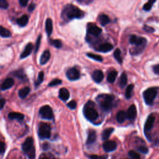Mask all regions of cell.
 Segmentation results:
<instances>
[{
    "label": "cell",
    "instance_id": "9c48e42d",
    "mask_svg": "<svg viewBox=\"0 0 159 159\" xmlns=\"http://www.w3.org/2000/svg\"><path fill=\"white\" fill-rule=\"evenodd\" d=\"M66 75L69 80L75 81L80 77V73L76 67H72L67 70Z\"/></svg>",
    "mask_w": 159,
    "mask_h": 159
},
{
    "label": "cell",
    "instance_id": "1f68e13d",
    "mask_svg": "<svg viewBox=\"0 0 159 159\" xmlns=\"http://www.w3.org/2000/svg\"><path fill=\"white\" fill-rule=\"evenodd\" d=\"M50 44L57 49H61L62 47V43L61 40L59 39H51L50 41Z\"/></svg>",
    "mask_w": 159,
    "mask_h": 159
},
{
    "label": "cell",
    "instance_id": "f5cc1de1",
    "mask_svg": "<svg viewBox=\"0 0 159 159\" xmlns=\"http://www.w3.org/2000/svg\"><path fill=\"white\" fill-rule=\"evenodd\" d=\"M0 103H1V109H3L4 107V105L5 104V100L4 99H1V101H0Z\"/></svg>",
    "mask_w": 159,
    "mask_h": 159
},
{
    "label": "cell",
    "instance_id": "ffe728a7",
    "mask_svg": "<svg viewBox=\"0 0 159 159\" xmlns=\"http://www.w3.org/2000/svg\"><path fill=\"white\" fill-rule=\"evenodd\" d=\"M50 58V52L49 50H45L43 54H42L41 58H40V63L41 65H44L47 63Z\"/></svg>",
    "mask_w": 159,
    "mask_h": 159
},
{
    "label": "cell",
    "instance_id": "8fae6325",
    "mask_svg": "<svg viewBox=\"0 0 159 159\" xmlns=\"http://www.w3.org/2000/svg\"><path fill=\"white\" fill-rule=\"evenodd\" d=\"M155 120V117L153 115H150L149 116L144 125V132L145 134L148 133L153 128Z\"/></svg>",
    "mask_w": 159,
    "mask_h": 159
},
{
    "label": "cell",
    "instance_id": "4316f807",
    "mask_svg": "<svg viewBox=\"0 0 159 159\" xmlns=\"http://www.w3.org/2000/svg\"><path fill=\"white\" fill-rule=\"evenodd\" d=\"M117 76V71L116 70L111 71L107 76V81L111 83H114L116 80Z\"/></svg>",
    "mask_w": 159,
    "mask_h": 159
},
{
    "label": "cell",
    "instance_id": "d6a6232c",
    "mask_svg": "<svg viewBox=\"0 0 159 159\" xmlns=\"http://www.w3.org/2000/svg\"><path fill=\"white\" fill-rule=\"evenodd\" d=\"M133 89H134V85L132 84L129 85L128 87L126 90H125V96L127 99H130L131 98Z\"/></svg>",
    "mask_w": 159,
    "mask_h": 159
},
{
    "label": "cell",
    "instance_id": "f35d334b",
    "mask_svg": "<svg viewBox=\"0 0 159 159\" xmlns=\"http://www.w3.org/2000/svg\"><path fill=\"white\" fill-rule=\"evenodd\" d=\"M62 83V80L60 79H55L53 80L52 82H50V83L49 84V87H54V86H57L58 85H61Z\"/></svg>",
    "mask_w": 159,
    "mask_h": 159
},
{
    "label": "cell",
    "instance_id": "7bdbcfd3",
    "mask_svg": "<svg viewBox=\"0 0 159 159\" xmlns=\"http://www.w3.org/2000/svg\"><path fill=\"white\" fill-rule=\"evenodd\" d=\"M41 37H42L41 35H40L37 39L36 42V45H35V53H37V52L38 51L39 49L40 44H41Z\"/></svg>",
    "mask_w": 159,
    "mask_h": 159
},
{
    "label": "cell",
    "instance_id": "7402d4cb",
    "mask_svg": "<svg viewBox=\"0 0 159 159\" xmlns=\"http://www.w3.org/2000/svg\"><path fill=\"white\" fill-rule=\"evenodd\" d=\"M98 19L99 23L103 26H105L106 25H107L108 23H110V19L106 15L103 14L99 15Z\"/></svg>",
    "mask_w": 159,
    "mask_h": 159
},
{
    "label": "cell",
    "instance_id": "cb8c5ba5",
    "mask_svg": "<svg viewBox=\"0 0 159 159\" xmlns=\"http://www.w3.org/2000/svg\"><path fill=\"white\" fill-rule=\"evenodd\" d=\"M53 30V23L52 19L48 18L45 21V31L48 36H50Z\"/></svg>",
    "mask_w": 159,
    "mask_h": 159
},
{
    "label": "cell",
    "instance_id": "bcb514c9",
    "mask_svg": "<svg viewBox=\"0 0 159 159\" xmlns=\"http://www.w3.org/2000/svg\"><path fill=\"white\" fill-rule=\"evenodd\" d=\"M90 159H107V155L99 156L96 155H91L88 156Z\"/></svg>",
    "mask_w": 159,
    "mask_h": 159
},
{
    "label": "cell",
    "instance_id": "30bf717a",
    "mask_svg": "<svg viewBox=\"0 0 159 159\" xmlns=\"http://www.w3.org/2000/svg\"><path fill=\"white\" fill-rule=\"evenodd\" d=\"M34 148V140L31 137H28L22 145V149L23 152L26 154H27Z\"/></svg>",
    "mask_w": 159,
    "mask_h": 159
},
{
    "label": "cell",
    "instance_id": "d590c367",
    "mask_svg": "<svg viewBox=\"0 0 159 159\" xmlns=\"http://www.w3.org/2000/svg\"><path fill=\"white\" fill-rule=\"evenodd\" d=\"M87 55L90 58H92L95 60V61H98V62H102L103 61V58L101 56L99 55H96V54H92V53H88V54H87Z\"/></svg>",
    "mask_w": 159,
    "mask_h": 159
},
{
    "label": "cell",
    "instance_id": "f1b7e54d",
    "mask_svg": "<svg viewBox=\"0 0 159 159\" xmlns=\"http://www.w3.org/2000/svg\"><path fill=\"white\" fill-rule=\"evenodd\" d=\"M29 92H30V88L29 87H24L19 91V93H18L19 96L21 98H23V99L25 98L29 95Z\"/></svg>",
    "mask_w": 159,
    "mask_h": 159
},
{
    "label": "cell",
    "instance_id": "ab89813d",
    "mask_svg": "<svg viewBox=\"0 0 159 159\" xmlns=\"http://www.w3.org/2000/svg\"><path fill=\"white\" fill-rule=\"evenodd\" d=\"M9 4L6 0H0V7L1 9H7L8 8Z\"/></svg>",
    "mask_w": 159,
    "mask_h": 159
},
{
    "label": "cell",
    "instance_id": "7c38bea8",
    "mask_svg": "<svg viewBox=\"0 0 159 159\" xmlns=\"http://www.w3.org/2000/svg\"><path fill=\"white\" fill-rule=\"evenodd\" d=\"M117 144L116 142L112 141H108L103 144V148L104 150L106 152H111L116 149Z\"/></svg>",
    "mask_w": 159,
    "mask_h": 159
},
{
    "label": "cell",
    "instance_id": "484cf974",
    "mask_svg": "<svg viewBox=\"0 0 159 159\" xmlns=\"http://www.w3.org/2000/svg\"><path fill=\"white\" fill-rule=\"evenodd\" d=\"M13 75L19 79L20 80L24 81L26 78V75L25 74L24 71H23V69H19L17 71H15L13 72Z\"/></svg>",
    "mask_w": 159,
    "mask_h": 159
},
{
    "label": "cell",
    "instance_id": "816d5d0a",
    "mask_svg": "<svg viewBox=\"0 0 159 159\" xmlns=\"http://www.w3.org/2000/svg\"><path fill=\"white\" fill-rule=\"evenodd\" d=\"M35 8H36V5H35L34 4L32 3V4H31V5L29 6L28 10H29V12H32V11H33V10H34Z\"/></svg>",
    "mask_w": 159,
    "mask_h": 159
},
{
    "label": "cell",
    "instance_id": "277c9868",
    "mask_svg": "<svg viewBox=\"0 0 159 159\" xmlns=\"http://www.w3.org/2000/svg\"><path fill=\"white\" fill-rule=\"evenodd\" d=\"M157 95V88L153 87L149 88L145 90L143 93V97L144 101L147 105H152Z\"/></svg>",
    "mask_w": 159,
    "mask_h": 159
},
{
    "label": "cell",
    "instance_id": "4fadbf2b",
    "mask_svg": "<svg viewBox=\"0 0 159 159\" xmlns=\"http://www.w3.org/2000/svg\"><path fill=\"white\" fill-rule=\"evenodd\" d=\"M113 49V45L111 44L108 43V42H105L103 44H101L100 45H99L98 47L96 48V50L99 51L100 52H108Z\"/></svg>",
    "mask_w": 159,
    "mask_h": 159
},
{
    "label": "cell",
    "instance_id": "e575fe53",
    "mask_svg": "<svg viewBox=\"0 0 159 159\" xmlns=\"http://www.w3.org/2000/svg\"><path fill=\"white\" fill-rule=\"evenodd\" d=\"M156 0H149V1L145 3L143 7V9L145 10V11H149L151 9V8H152V6H153L154 4L155 3Z\"/></svg>",
    "mask_w": 159,
    "mask_h": 159
},
{
    "label": "cell",
    "instance_id": "d6986e66",
    "mask_svg": "<svg viewBox=\"0 0 159 159\" xmlns=\"http://www.w3.org/2000/svg\"><path fill=\"white\" fill-rule=\"evenodd\" d=\"M33 49V45L32 43H29L27 44V45L26 46V47L24 50V51L23 52V53L21 55V58H26L27 57H28L32 51Z\"/></svg>",
    "mask_w": 159,
    "mask_h": 159
},
{
    "label": "cell",
    "instance_id": "8992f818",
    "mask_svg": "<svg viewBox=\"0 0 159 159\" xmlns=\"http://www.w3.org/2000/svg\"><path fill=\"white\" fill-rule=\"evenodd\" d=\"M102 30L93 23H88L87 25V38H91V37H98L101 34Z\"/></svg>",
    "mask_w": 159,
    "mask_h": 159
},
{
    "label": "cell",
    "instance_id": "5b68a950",
    "mask_svg": "<svg viewBox=\"0 0 159 159\" xmlns=\"http://www.w3.org/2000/svg\"><path fill=\"white\" fill-rule=\"evenodd\" d=\"M38 134L41 139H49L51 137V129L50 125L47 123H42L40 124Z\"/></svg>",
    "mask_w": 159,
    "mask_h": 159
},
{
    "label": "cell",
    "instance_id": "4dcf8cb0",
    "mask_svg": "<svg viewBox=\"0 0 159 159\" xmlns=\"http://www.w3.org/2000/svg\"><path fill=\"white\" fill-rule=\"evenodd\" d=\"M127 82H128L127 75L125 73H123L120 77V80H119V86H120L121 88H124L125 86L126 85Z\"/></svg>",
    "mask_w": 159,
    "mask_h": 159
},
{
    "label": "cell",
    "instance_id": "b9f144b4",
    "mask_svg": "<svg viewBox=\"0 0 159 159\" xmlns=\"http://www.w3.org/2000/svg\"><path fill=\"white\" fill-rule=\"evenodd\" d=\"M28 156L29 159H35L36 158V149L35 148L33 149L28 154H26Z\"/></svg>",
    "mask_w": 159,
    "mask_h": 159
},
{
    "label": "cell",
    "instance_id": "3957f363",
    "mask_svg": "<svg viewBox=\"0 0 159 159\" xmlns=\"http://www.w3.org/2000/svg\"><path fill=\"white\" fill-rule=\"evenodd\" d=\"M83 115L86 119L90 122H94L98 118V112L95 108L93 102L89 101L85 104L83 108Z\"/></svg>",
    "mask_w": 159,
    "mask_h": 159
},
{
    "label": "cell",
    "instance_id": "603a6c76",
    "mask_svg": "<svg viewBox=\"0 0 159 159\" xmlns=\"http://www.w3.org/2000/svg\"><path fill=\"white\" fill-rule=\"evenodd\" d=\"M126 118H128L127 113L124 111H120L117 113L116 119L119 123H123L125 121Z\"/></svg>",
    "mask_w": 159,
    "mask_h": 159
},
{
    "label": "cell",
    "instance_id": "7dc6e473",
    "mask_svg": "<svg viewBox=\"0 0 159 159\" xmlns=\"http://www.w3.org/2000/svg\"><path fill=\"white\" fill-rule=\"evenodd\" d=\"M143 29L147 32H149V33H152V32H154L155 31H154V29L152 28V27H150V26H147V25H145L144 26L143 28Z\"/></svg>",
    "mask_w": 159,
    "mask_h": 159
},
{
    "label": "cell",
    "instance_id": "f907efd6",
    "mask_svg": "<svg viewBox=\"0 0 159 159\" xmlns=\"http://www.w3.org/2000/svg\"><path fill=\"white\" fill-rule=\"evenodd\" d=\"M153 71L155 74L159 75V64L155 65L153 67Z\"/></svg>",
    "mask_w": 159,
    "mask_h": 159
},
{
    "label": "cell",
    "instance_id": "7a4b0ae2",
    "mask_svg": "<svg viewBox=\"0 0 159 159\" xmlns=\"http://www.w3.org/2000/svg\"><path fill=\"white\" fill-rule=\"evenodd\" d=\"M96 101L103 111H109L113 108L115 96L108 94H101L97 96Z\"/></svg>",
    "mask_w": 159,
    "mask_h": 159
},
{
    "label": "cell",
    "instance_id": "5bb4252c",
    "mask_svg": "<svg viewBox=\"0 0 159 159\" xmlns=\"http://www.w3.org/2000/svg\"><path fill=\"white\" fill-rule=\"evenodd\" d=\"M127 117L131 121H133L137 116V109L136 106L132 104L129 108L127 111Z\"/></svg>",
    "mask_w": 159,
    "mask_h": 159
},
{
    "label": "cell",
    "instance_id": "ee69618b",
    "mask_svg": "<svg viewBox=\"0 0 159 159\" xmlns=\"http://www.w3.org/2000/svg\"><path fill=\"white\" fill-rule=\"evenodd\" d=\"M137 150L139 152H141V153H142V154H147L148 152H149L148 148L146 147H145V146H139L137 148Z\"/></svg>",
    "mask_w": 159,
    "mask_h": 159
},
{
    "label": "cell",
    "instance_id": "83f0119b",
    "mask_svg": "<svg viewBox=\"0 0 159 159\" xmlns=\"http://www.w3.org/2000/svg\"><path fill=\"white\" fill-rule=\"evenodd\" d=\"M114 131V128H107L104 129L102 133V139L103 141H106L107 140V139L110 137V136L111 135V134L112 133V132Z\"/></svg>",
    "mask_w": 159,
    "mask_h": 159
},
{
    "label": "cell",
    "instance_id": "11a10c76",
    "mask_svg": "<svg viewBox=\"0 0 159 159\" xmlns=\"http://www.w3.org/2000/svg\"><path fill=\"white\" fill-rule=\"evenodd\" d=\"M40 159H50V158L49 157H42Z\"/></svg>",
    "mask_w": 159,
    "mask_h": 159
},
{
    "label": "cell",
    "instance_id": "f6af8a7d",
    "mask_svg": "<svg viewBox=\"0 0 159 159\" xmlns=\"http://www.w3.org/2000/svg\"><path fill=\"white\" fill-rule=\"evenodd\" d=\"M77 102L74 100L71 101L70 103L67 104V106L71 109H75L77 108Z\"/></svg>",
    "mask_w": 159,
    "mask_h": 159
},
{
    "label": "cell",
    "instance_id": "6da1fadb",
    "mask_svg": "<svg viewBox=\"0 0 159 159\" xmlns=\"http://www.w3.org/2000/svg\"><path fill=\"white\" fill-rule=\"evenodd\" d=\"M84 16V12L73 4L66 5L63 8L61 15L63 21L67 23L74 19H82Z\"/></svg>",
    "mask_w": 159,
    "mask_h": 159
},
{
    "label": "cell",
    "instance_id": "52a82bcc",
    "mask_svg": "<svg viewBox=\"0 0 159 159\" xmlns=\"http://www.w3.org/2000/svg\"><path fill=\"white\" fill-rule=\"evenodd\" d=\"M39 114L41 115V117L44 119H47L50 120L54 117V113H53V110L52 108L48 105L43 106L39 110Z\"/></svg>",
    "mask_w": 159,
    "mask_h": 159
},
{
    "label": "cell",
    "instance_id": "9a60e30c",
    "mask_svg": "<svg viewBox=\"0 0 159 159\" xmlns=\"http://www.w3.org/2000/svg\"><path fill=\"white\" fill-rule=\"evenodd\" d=\"M92 78L96 83H101L104 78L103 71L99 70H96L94 71L92 74Z\"/></svg>",
    "mask_w": 159,
    "mask_h": 159
},
{
    "label": "cell",
    "instance_id": "836d02e7",
    "mask_svg": "<svg viewBox=\"0 0 159 159\" xmlns=\"http://www.w3.org/2000/svg\"><path fill=\"white\" fill-rule=\"evenodd\" d=\"M1 36L4 38L10 37L11 36V33L7 29L3 28V26H1Z\"/></svg>",
    "mask_w": 159,
    "mask_h": 159
},
{
    "label": "cell",
    "instance_id": "e0dca14e",
    "mask_svg": "<svg viewBox=\"0 0 159 159\" xmlns=\"http://www.w3.org/2000/svg\"><path fill=\"white\" fill-rule=\"evenodd\" d=\"M8 117L9 119H11V120H17L19 121H23L24 116L23 114L20 113V112H11L8 115Z\"/></svg>",
    "mask_w": 159,
    "mask_h": 159
},
{
    "label": "cell",
    "instance_id": "f546056e",
    "mask_svg": "<svg viewBox=\"0 0 159 159\" xmlns=\"http://www.w3.org/2000/svg\"><path fill=\"white\" fill-rule=\"evenodd\" d=\"M114 57L117 61L119 63L121 64L123 63V58L121 56V52L119 49H116L114 52Z\"/></svg>",
    "mask_w": 159,
    "mask_h": 159
},
{
    "label": "cell",
    "instance_id": "db71d44e",
    "mask_svg": "<svg viewBox=\"0 0 159 159\" xmlns=\"http://www.w3.org/2000/svg\"><path fill=\"white\" fill-rule=\"evenodd\" d=\"M43 148H44V150H47V149H48V144H44V145H43Z\"/></svg>",
    "mask_w": 159,
    "mask_h": 159
},
{
    "label": "cell",
    "instance_id": "c3c4849f",
    "mask_svg": "<svg viewBox=\"0 0 159 159\" xmlns=\"http://www.w3.org/2000/svg\"><path fill=\"white\" fill-rule=\"evenodd\" d=\"M0 152H1V154L5 152V144L3 142H1V144H0Z\"/></svg>",
    "mask_w": 159,
    "mask_h": 159
},
{
    "label": "cell",
    "instance_id": "44dd1931",
    "mask_svg": "<svg viewBox=\"0 0 159 159\" xmlns=\"http://www.w3.org/2000/svg\"><path fill=\"white\" fill-rule=\"evenodd\" d=\"M96 140V132L95 131H93V130L89 131L88 137H87V144L91 145L92 144H93L95 142Z\"/></svg>",
    "mask_w": 159,
    "mask_h": 159
},
{
    "label": "cell",
    "instance_id": "2e32d148",
    "mask_svg": "<svg viewBox=\"0 0 159 159\" xmlns=\"http://www.w3.org/2000/svg\"><path fill=\"white\" fill-rule=\"evenodd\" d=\"M15 84L14 80L11 78L6 79L1 85V90H6L11 88Z\"/></svg>",
    "mask_w": 159,
    "mask_h": 159
},
{
    "label": "cell",
    "instance_id": "ac0fdd59",
    "mask_svg": "<svg viewBox=\"0 0 159 159\" xmlns=\"http://www.w3.org/2000/svg\"><path fill=\"white\" fill-rule=\"evenodd\" d=\"M59 98L63 101H67L70 97V93L66 88H61L59 91Z\"/></svg>",
    "mask_w": 159,
    "mask_h": 159
},
{
    "label": "cell",
    "instance_id": "60d3db41",
    "mask_svg": "<svg viewBox=\"0 0 159 159\" xmlns=\"http://www.w3.org/2000/svg\"><path fill=\"white\" fill-rule=\"evenodd\" d=\"M94 0H77V1L82 5H89L93 2Z\"/></svg>",
    "mask_w": 159,
    "mask_h": 159
},
{
    "label": "cell",
    "instance_id": "8d00e7d4",
    "mask_svg": "<svg viewBox=\"0 0 159 159\" xmlns=\"http://www.w3.org/2000/svg\"><path fill=\"white\" fill-rule=\"evenodd\" d=\"M44 72L43 71H41L39 74V75H38V78L37 79V80L35 82V86L36 87H37L38 86H39L40 85H41L42 83V82H43L44 80Z\"/></svg>",
    "mask_w": 159,
    "mask_h": 159
},
{
    "label": "cell",
    "instance_id": "681fc988",
    "mask_svg": "<svg viewBox=\"0 0 159 159\" xmlns=\"http://www.w3.org/2000/svg\"><path fill=\"white\" fill-rule=\"evenodd\" d=\"M29 0H19V4L23 7H25V6L28 4Z\"/></svg>",
    "mask_w": 159,
    "mask_h": 159
},
{
    "label": "cell",
    "instance_id": "d4e9b609",
    "mask_svg": "<svg viewBox=\"0 0 159 159\" xmlns=\"http://www.w3.org/2000/svg\"><path fill=\"white\" fill-rule=\"evenodd\" d=\"M28 21L29 18L27 15H23V16L17 19V23L19 26H21V27H24V26H26L28 23Z\"/></svg>",
    "mask_w": 159,
    "mask_h": 159
},
{
    "label": "cell",
    "instance_id": "ba28073f",
    "mask_svg": "<svg viewBox=\"0 0 159 159\" xmlns=\"http://www.w3.org/2000/svg\"><path fill=\"white\" fill-rule=\"evenodd\" d=\"M129 42L131 44L134 45L135 46H139V47L140 46H141V47H145L147 44L146 39L135 35H132L130 37Z\"/></svg>",
    "mask_w": 159,
    "mask_h": 159
},
{
    "label": "cell",
    "instance_id": "74e56055",
    "mask_svg": "<svg viewBox=\"0 0 159 159\" xmlns=\"http://www.w3.org/2000/svg\"><path fill=\"white\" fill-rule=\"evenodd\" d=\"M129 156L131 159H141L140 155L134 150H130L129 152Z\"/></svg>",
    "mask_w": 159,
    "mask_h": 159
}]
</instances>
